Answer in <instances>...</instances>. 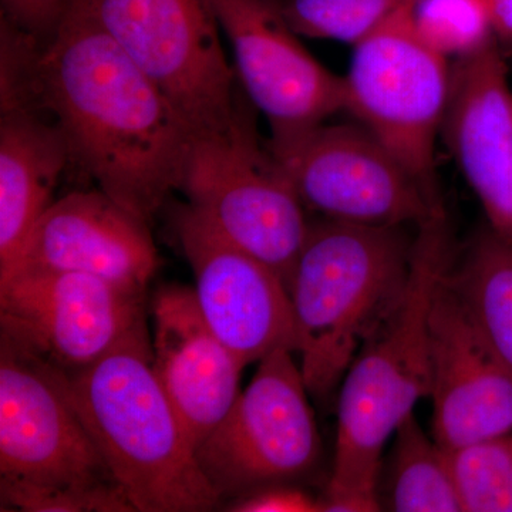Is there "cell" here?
<instances>
[{
  "instance_id": "cell-1",
  "label": "cell",
  "mask_w": 512,
  "mask_h": 512,
  "mask_svg": "<svg viewBox=\"0 0 512 512\" xmlns=\"http://www.w3.org/2000/svg\"><path fill=\"white\" fill-rule=\"evenodd\" d=\"M29 97L62 131L70 163L141 220L180 190L191 131L84 0L40 45Z\"/></svg>"
},
{
  "instance_id": "cell-2",
  "label": "cell",
  "mask_w": 512,
  "mask_h": 512,
  "mask_svg": "<svg viewBox=\"0 0 512 512\" xmlns=\"http://www.w3.org/2000/svg\"><path fill=\"white\" fill-rule=\"evenodd\" d=\"M453 266L446 212L417 227L406 288L359 350L340 383L332 474L320 498L326 512L382 510L383 451L430 393V313Z\"/></svg>"
},
{
  "instance_id": "cell-3",
  "label": "cell",
  "mask_w": 512,
  "mask_h": 512,
  "mask_svg": "<svg viewBox=\"0 0 512 512\" xmlns=\"http://www.w3.org/2000/svg\"><path fill=\"white\" fill-rule=\"evenodd\" d=\"M56 372L136 512H202L221 505L154 370L147 323L93 365Z\"/></svg>"
},
{
  "instance_id": "cell-4",
  "label": "cell",
  "mask_w": 512,
  "mask_h": 512,
  "mask_svg": "<svg viewBox=\"0 0 512 512\" xmlns=\"http://www.w3.org/2000/svg\"><path fill=\"white\" fill-rule=\"evenodd\" d=\"M404 227L311 222L289 282L295 353L306 387L325 399L406 288L414 239Z\"/></svg>"
},
{
  "instance_id": "cell-5",
  "label": "cell",
  "mask_w": 512,
  "mask_h": 512,
  "mask_svg": "<svg viewBox=\"0 0 512 512\" xmlns=\"http://www.w3.org/2000/svg\"><path fill=\"white\" fill-rule=\"evenodd\" d=\"M0 498L23 512H136L56 367L0 336Z\"/></svg>"
},
{
  "instance_id": "cell-6",
  "label": "cell",
  "mask_w": 512,
  "mask_h": 512,
  "mask_svg": "<svg viewBox=\"0 0 512 512\" xmlns=\"http://www.w3.org/2000/svg\"><path fill=\"white\" fill-rule=\"evenodd\" d=\"M241 101L222 130L192 138L180 191L222 237L291 282L311 221Z\"/></svg>"
},
{
  "instance_id": "cell-7",
  "label": "cell",
  "mask_w": 512,
  "mask_h": 512,
  "mask_svg": "<svg viewBox=\"0 0 512 512\" xmlns=\"http://www.w3.org/2000/svg\"><path fill=\"white\" fill-rule=\"evenodd\" d=\"M101 28L173 104L192 138L237 116L238 77L205 0H84Z\"/></svg>"
},
{
  "instance_id": "cell-8",
  "label": "cell",
  "mask_w": 512,
  "mask_h": 512,
  "mask_svg": "<svg viewBox=\"0 0 512 512\" xmlns=\"http://www.w3.org/2000/svg\"><path fill=\"white\" fill-rule=\"evenodd\" d=\"M412 3L353 47L343 76L345 111L439 197L436 143L447 109L451 66L417 35Z\"/></svg>"
},
{
  "instance_id": "cell-9",
  "label": "cell",
  "mask_w": 512,
  "mask_h": 512,
  "mask_svg": "<svg viewBox=\"0 0 512 512\" xmlns=\"http://www.w3.org/2000/svg\"><path fill=\"white\" fill-rule=\"evenodd\" d=\"M309 394L292 350L258 362L247 389L195 448L221 501L292 483L316 466L322 446Z\"/></svg>"
},
{
  "instance_id": "cell-10",
  "label": "cell",
  "mask_w": 512,
  "mask_h": 512,
  "mask_svg": "<svg viewBox=\"0 0 512 512\" xmlns=\"http://www.w3.org/2000/svg\"><path fill=\"white\" fill-rule=\"evenodd\" d=\"M305 210L367 227H419L443 212L423 184L362 124H326L269 141Z\"/></svg>"
},
{
  "instance_id": "cell-11",
  "label": "cell",
  "mask_w": 512,
  "mask_h": 512,
  "mask_svg": "<svg viewBox=\"0 0 512 512\" xmlns=\"http://www.w3.org/2000/svg\"><path fill=\"white\" fill-rule=\"evenodd\" d=\"M146 295L77 272L0 274V336L57 369L96 363L146 325Z\"/></svg>"
},
{
  "instance_id": "cell-12",
  "label": "cell",
  "mask_w": 512,
  "mask_h": 512,
  "mask_svg": "<svg viewBox=\"0 0 512 512\" xmlns=\"http://www.w3.org/2000/svg\"><path fill=\"white\" fill-rule=\"evenodd\" d=\"M235 57L251 106L265 117L269 141L288 140L345 111V83L303 46L281 0H205Z\"/></svg>"
},
{
  "instance_id": "cell-13",
  "label": "cell",
  "mask_w": 512,
  "mask_h": 512,
  "mask_svg": "<svg viewBox=\"0 0 512 512\" xmlns=\"http://www.w3.org/2000/svg\"><path fill=\"white\" fill-rule=\"evenodd\" d=\"M175 238L194 274L205 322L245 366L279 349L295 353L288 286L274 269L222 237L190 205L174 210Z\"/></svg>"
},
{
  "instance_id": "cell-14",
  "label": "cell",
  "mask_w": 512,
  "mask_h": 512,
  "mask_svg": "<svg viewBox=\"0 0 512 512\" xmlns=\"http://www.w3.org/2000/svg\"><path fill=\"white\" fill-rule=\"evenodd\" d=\"M454 265V264H453ZM430 313L431 436L450 453L512 434V373L471 322L448 274Z\"/></svg>"
},
{
  "instance_id": "cell-15",
  "label": "cell",
  "mask_w": 512,
  "mask_h": 512,
  "mask_svg": "<svg viewBox=\"0 0 512 512\" xmlns=\"http://www.w3.org/2000/svg\"><path fill=\"white\" fill-rule=\"evenodd\" d=\"M157 268L148 222L97 188L53 202L0 274L10 269L77 272L146 295Z\"/></svg>"
},
{
  "instance_id": "cell-16",
  "label": "cell",
  "mask_w": 512,
  "mask_h": 512,
  "mask_svg": "<svg viewBox=\"0 0 512 512\" xmlns=\"http://www.w3.org/2000/svg\"><path fill=\"white\" fill-rule=\"evenodd\" d=\"M497 40L451 66L441 136L488 225L512 241V93Z\"/></svg>"
},
{
  "instance_id": "cell-17",
  "label": "cell",
  "mask_w": 512,
  "mask_h": 512,
  "mask_svg": "<svg viewBox=\"0 0 512 512\" xmlns=\"http://www.w3.org/2000/svg\"><path fill=\"white\" fill-rule=\"evenodd\" d=\"M151 313L154 370L197 448L237 400L245 365L205 322L194 289L163 286Z\"/></svg>"
},
{
  "instance_id": "cell-18",
  "label": "cell",
  "mask_w": 512,
  "mask_h": 512,
  "mask_svg": "<svg viewBox=\"0 0 512 512\" xmlns=\"http://www.w3.org/2000/svg\"><path fill=\"white\" fill-rule=\"evenodd\" d=\"M69 148L52 117L33 106L2 107L0 117V271L8 268L53 204Z\"/></svg>"
},
{
  "instance_id": "cell-19",
  "label": "cell",
  "mask_w": 512,
  "mask_h": 512,
  "mask_svg": "<svg viewBox=\"0 0 512 512\" xmlns=\"http://www.w3.org/2000/svg\"><path fill=\"white\" fill-rule=\"evenodd\" d=\"M448 279L481 338L512 373V241L488 227Z\"/></svg>"
},
{
  "instance_id": "cell-20",
  "label": "cell",
  "mask_w": 512,
  "mask_h": 512,
  "mask_svg": "<svg viewBox=\"0 0 512 512\" xmlns=\"http://www.w3.org/2000/svg\"><path fill=\"white\" fill-rule=\"evenodd\" d=\"M386 500L396 512H464L451 453L410 414L393 436Z\"/></svg>"
},
{
  "instance_id": "cell-21",
  "label": "cell",
  "mask_w": 512,
  "mask_h": 512,
  "mask_svg": "<svg viewBox=\"0 0 512 512\" xmlns=\"http://www.w3.org/2000/svg\"><path fill=\"white\" fill-rule=\"evenodd\" d=\"M413 0H281L296 33L355 47Z\"/></svg>"
},
{
  "instance_id": "cell-22",
  "label": "cell",
  "mask_w": 512,
  "mask_h": 512,
  "mask_svg": "<svg viewBox=\"0 0 512 512\" xmlns=\"http://www.w3.org/2000/svg\"><path fill=\"white\" fill-rule=\"evenodd\" d=\"M417 35L448 60L473 55L494 42L488 0H413Z\"/></svg>"
},
{
  "instance_id": "cell-23",
  "label": "cell",
  "mask_w": 512,
  "mask_h": 512,
  "mask_svg": "<svg viewBox=\"0 0 512 512\" xmlns=\"http://www.w3.org/2000/svg\"><path fill=\"white\" fill-rule=\"evenodd\" d=\"M464 512H512V434L451 453Z\"/></svg>"
},
{
  "instance_id": "cell-24",
  "label": "cell",
  "mask_w": 512,
  "mask_h": 512,
  "mask_svg": "<svg viewBox=\"0 0 512 512\" xmlns=\"http://www.w3.org/2000/svg\"><path fill=\"white\" fill-rule=\"evenodd\" d=\"M227 510L234 512H319L320 498L291 484H275L259 488L229 501Z\"/></svg>"
},
{
  "instance_id": "cell-25",
  "label": "cell",
  "mask_w": 512,
  "mask_h": 512,
  "mask_svg": "<svg viewBox=\"0 0 512 512\" xmlns=\"http://www.w3.org/2000/svg\"><path fill=\"white\" fill-rule=\"evenodd\" d=\"M73 0H2L3 18L45 42Z\"/></svg>"
},
{
  "instance_id": "cell-26",
  "label": "cell",
  "mask_w": 512,
  "mask_h": 512,
  "mask_svg": "<svg viewBox=\"0 0 512 512\" xmlns=\"http://www.w3.org/2000/svg\"><path fill=\"white\" fill-rule=\"evenodd\" d=\"M493 16L495 40L512 46V0H488Z\"/></svg>"
}]
</instances>
